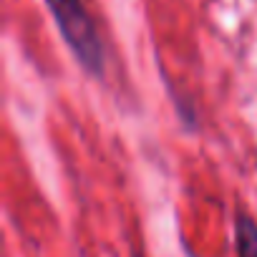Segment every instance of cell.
Segmentation results:
<instances>
[{
    "instance_id": "cell-2",
    "label": "cell",
    "mask_w": 257,
    "mask_h": 257,
    "mask_svg": "<svg viewBox=\"0 0 257 257\" xmlns=\"http://www.w3.org/2000/svg\"><path fill=\"white\" fill-rule=\"evenodd\" d=\"M234 252L237 257H257V219L244 209L234 214Z\"/></svg>"
},
{
    "instance_id": "cell-3",
    "label": "cell",
    "mask_w": 257,
    "mask_h": 257,
    "mask_svg": "<svg viewBox=\"0 0 257 257\" xmlns=\"http://www.w3.org/2000/svg\"><path fill=\"white\" fill-rule=\"evenodd\" d=\"M137 257H139V254H137Z\"/></svg>"
},
{
    "instance_id": "cell-1",
    "label": "cell",
    "mask_w": 257,
    "mask_h": 257,
    "mask_svg": "<svg viewBox=\"0 0 257 257\" xmlns=\"http://www.w3.org/2000/svg\"><path fill=\"white\" fill-rule=\"evenodd\" d=\"M46 6L56 21L61 38L66 41L68 51L78 61V66L93 76L103 78L106 73V48L98 33L93 16L88 13L83 0H46Z\"/></svg>"
}]
</instances>
